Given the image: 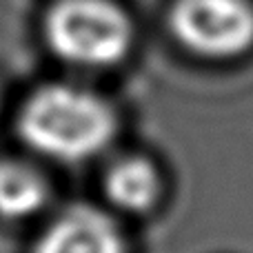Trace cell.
<instances>
[{
    "mask_svg": "<svg viewBox=\"0 0 253 253\" xmlns=\"http://www.w3.org/2000/svg\"><path fill=\"white\" fill-rule=\"evenodd\" d=\"M171 34L202 58H233L253 44V4L249 0H175Z\"/></svg>",
    "mask_w": 253,
    "mask_h": 253,
    "instance_id": "cell-3",
    "label": "cell"
},
{
    "mask_svg": "<svg viewBox=\"0 0 253 253\" xmlns=\"http://www.w3.org/2000/svg\"><path fill=\"white\" fill-rule=\"evenodd\" d=\"M162 184L158 169L144 158H123L105 175L109 202L126 213H144L156 207Z\"/></svg>",
    "mask_w": 253,
    "mask_h": 253,
    "instance_id": "cell-5",
    "label": "cell"
},
{
    "mask_svg": "<svg viewBox=\"0 0 253 253\" xmlns=\"http://www.w3.org/2000/svg\"><path fill=\"white\" fill-rule=\"evenodd\" d=\"M44 38L69 65L111 67L129 53L133 27L111 0H56L44 18Z\"/></svg>",
    "mask_w": 253,
    "mask_h": 253,
    "instance_id": "cell-2",
    "label": "cell"
},
{
    "mask_svg": "<svg viewBox=\"0 0 253 253\" xmlns=\"http://www.w3.org/2000/svg\"><path fill=\"white\" fill-rule=\"evenodd\" d=\"M49 184L40 171L18 160L0 162V215L20 220L38 213L47 202Z\"/></svg>",
    "mask_w": 253,
    "mask_h": 253,
    "instance_id": "cell-6",
    "label": "cell"
},
{
    "mask_svg": "<svg viewBox=\"0 0 253 253\" xmlns=\"http://www.w3.org/2000/svg\"><path fill=\"white\" fill-rule=\"evenodd\" d=\"M20 138L53 160L80 162L116 138L118 116L102 96L74 84H47L31 93L18 118Z\"/></svg>",
    "mask_w": 253,
    "mask_h": 253,
    "instance_id": "cell-1",
    "label": "cell"
},
{
    "mask_svg": "<svg viewBox=\"0 0 253 253\" xmlns=\"http://www.w3.org/2000/svg\"><path fill=\"white\" fill-rule=\"evenodd\" d=\"M34 253H125V238L105 211L76 205L49 222Z\"/></svg>",
    "mask_w": 253,
    "mask_h": 253,
    "instance_id": "cell-4",
    "label": "cell"
}]
</instances>
